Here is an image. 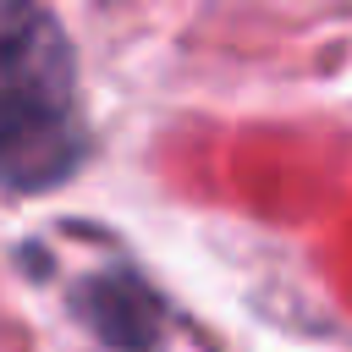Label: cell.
Wrapping results in <instances>:
<instances>
[{"mask_svg": "<svg viewBox=\"0 0 352 352\" xmlns=\"http://www.w3.org/2000/svg\"><path fill=\"white\" fill-rule=\"evenodd\" d=\"M82 160L72 50L33 0H0V182L50 187Z\"/></svg>", "mask_w": 352, "mask_h": 352, "instance_id": "6da1fadb", "label": "cell"}, {"mask_svg": "<svg viewBox=\"0 0 352 352\" xmlns=\"http://www.w3.org/2000/svg\"><path fill=\"white\" fill-rule=\"evenodd\" d=\"M77 308L88 314V324L99 330V341L121 346V352H148L160 336V297L132 275V270H110L94 275L77 297Z\"/></svg>", "mask_w": 352, "mask_h": 352, "instance_id": "7a4b0ae2", "label": "cell"}]
</instances>
